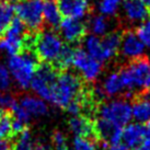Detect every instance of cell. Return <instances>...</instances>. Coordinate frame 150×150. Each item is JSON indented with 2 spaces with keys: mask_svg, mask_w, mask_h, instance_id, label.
<instances>
[{
  "mask_svg": "<svg viewBox=\"0 0 150 150\" xmlns=\"http://www.w3.org/2000/svg\"><path fill=\"white\" fill-rule=\"evenodd\" d=\"M86 80L81 77L70 72L62 71L50 89V102L60 108H65L79 96L86 84Z\"/></svg>",
  "mask_w": 150,
  "mask_h": 150,
  "instance_id": "6da1fadb",
  "label": "cell"
},
{
  "mask_svg": "<svg viewBox=\"0 0 150 150\" xmlns=\"http://www.w3.org/2000/svg\"><path fill=\"white\" fill-rule=\"evenodd\" d=\"M108 150H130L129 148L125 146V145H116V146H111Z\"/></svg>",
  "mask_w": 150,
  "mask_h": 150,
  "instance_id": "4dcf8cb0",
  "label": "cell"
},
{
  "mask_svg": "<svg viewBox=\"0 0 150 150\" xmlns=\"http://www.w3.org/2000/svg\"><path fill=\"white\" fill-rule=\"evenodd\" d=\"M64 44L65 43H63L59 35L55 32L41 31L34 34L32 47L41 63L54 65L63 50Z\"/></svg>",
  "mask_w": 150,
  "mask_h": 150,
  "instance_id": "277c9868",
  "label": "cell"
},
{
  "mask_svg": "<svg viewBox=\"0 0 150 150\" xmlns=\"http://www.w3.org/2000/svg\"><path fill=\"white\" fill-rule=\"evenodd\" d=\"M86 46L91 57L99 60L100 63L104 62V55H103V50L101 46V38H99L96 35H90L87 40Z\"/></svg>",
  "mask_w": 150,
  "mask_h": 150,
  "instance_id": "603a6c76",
  "label": "cell"
},
{
  "mask_svg": "<svg viewBox=\"0 0 150 150\" xmlns=\"http://www.w3.org/2000/svg\"><path fill=\"white\" fill-rule=\"evenodd\" d=\"M9 1H12V0H1V2H9Z\"/></svg>",
  "mask_w": 150,
  "mask_h": 150,
  "instance_id": "836d02e7",
  "label": "cell"
},
{
  "mask_svg": "<svg viewBox=\"0 0 150 150\" xmlns=\"http://www.w3.org/2000/svg\"><path fill=\"white\" fill-rule=\"evenodd\" d=\"M89 26L91 28V31L93 34L96 35H104L105 32L108 31V21L105 16H98L94 17L92 20H90Z\"/></svg>",
  "mask_w": 150,
  "mask_h": 150,
  "instance_id": "cb8c5ba5",
  "label": "cell"
},
{
  "mask_svg": "<svg viewBox=\"0 0 150 150\" xmlns=\"http://www.w3.org/2000/svg\"><path fill=\"white\" fill-rule=\"evenodd\" d=\"M20 105L31 116H44L48 113V108L45 102L36 96H24L20 100Z\"/></svg>",
  "mask_w": 150,
  "mask_h": 150,
  "instance_id": "d6986e66",
  "label": "cell"
},
{
  "mask_svg": "<svg viewBox=\"0 0 150 150\" xmlns=\"http://www.w3.org/2000/svg\"><path fill=\"white\" fill-rule=\"evenodd\" d=\"M99 115L102 118L124 127L133 117L132 105L126 100H115L108 103H102L99 108Z\"/></svg>",
  "mask_w": 150,
  "mask_h": 150,
  "instance_id": "52a82bcc",
  "label": "cell"
},
{
  "mask_svg": "<svg viewBox=\"0 0 150 150\" xmlns=\"http://www.w3.org/2000/svg\"><path fill=\"white\" fill-rule=\"evenodd\" d=\"M62 17L81 19L91 11L87 0H55Z\"/></svg>",
  "mask_w": 150,
  "mask_h": 150,
  "instance_id": "7c38bea8",
  "label": "cell"
},
{
  "mask_svg": "<svg viewBox=\"0 0 150 150\" xmlns=\"http://www.w3.org/2000/svg\"><path fill=\"white\" fill-rule=\"evenodd\" d=\"M43 17H44V23L52 31L53 30L56 31L59 29V25L62 23V14L59 12L55 0H46L44 2Z\"/></svg>",
  "mask_w": 150,
  "mask_h": 150,
  "instance_id": "ac0fdd59",
  "label": "cell"
},
{
  "mask_svg": "<svg viewBox=\"0 0 150 150\" xmlns=\"http://www.w3.org/2000/svg\"><path fill=\"white\" fill-rule=\"evenodd\" d=\"M122 35H123V31H114V32L105 34L101 38V46L104 55V62L117 55L118 50L121 47Z\"/></svg>",
  "mask_w": 150,
  "mask_h": 150,
  "instance_id": "2e32d148",
  "label": "cell"
},
{
  "mask_svg": "<svg viewBox=\"0 0 150 150\" xmlns=\"http://www.w3.org/2000/svg\"><path fill=\"white\" fill-rule=\"evenodd\" d=\"M13 142L11 139H0V150H12Z\"/></svg>",
  "mask_w": 150,
  "mask_h": 150,
  "instance_id": "f546056e",
  "label": "cell"
},
{
  "mask_svg": "<svg viewBox=\"0 0 150 150\" xmlns=\"http://www.w3.org/2000/svg\"><path fill=\"white\" fill-rule=\"evenodd\" d=\"M94 124L99 145L102 149L108 148V146L120 145L123 135V127L115 125L114 123L102 117L94 120Z\"/></svg>",
  "mask_w": 150,
  "mask_h": 150,
  "instance_id": "9c48e42d",
  "label": "cell"
},
{
  "mask_svg": "<svg viewBox=\"0 0 150 150\" xmlns=\"http://www.w3.org/2000/svg\"><path fill=\"white\" fill-rule=\"evenodd\" d=\"M11 84L10 75L6 67L0 63V90H8Z\"/></svg>",
  "mask_w": 150,
  "mask_h": 150,
  "instance_id": "f1b7e54d",
  "label": "cell"
},
{
  "mask_svg": "<svg viewBox=\"0 0 150 150\" xmlns=\"http://www.w3.org/2000/svg\"><path fill=\"white\" fill-rule=\"evenodd\" d=\"M121 50L122 54L124 55L125 57L129 58V60L145 56L144 55V53H145V45L138 38V36L133 30L128 29L123 31Z\"/></svg>",
  "mask_w": 150,
  "mask_h": 150,
  "instance_id": "8fae6325",
  "label": "cell"
},
{
  "mask_svg": "<svg viewBox=\"0 0 150 150\" xmlns=\"http://www.w3.org/2000/svg\"><path fill=\"white\" fill-rule=\"evenodd\" d=\"M12 113L0 108V139H12Z\"/></svg>",
  "mask_w": 150,
  "mask_h": 150,
  "instance_id": "7402d4cb",
  "label": "cell"
},
{
  "mask_svg": "<svg viewBox=\"0 0 150 150\" xmlns=\"http://www.w3.org/2000/svg\"><path fill=\"white\" fill-rule=\"evenodd\" d=\"M40 64L41 62L33 50H24L21 54L10 56L8 60L9 70L22 89H28L31 86Z\"/></svg>",
  "mask_w": 150,
  "mask_h": 150,
  "instance_id": "3957f363",
  "label": "cell"
},
{
  "mask_svg": "<svg viewBox=\"0 0 150 150\" xmlns=\"http://www.w3.org/2000/svg\"><path fill=\"white\" fill-rule=\"evenodd\" d=\"M122 140L127 148L135 149L144 140V125L142 124H129L123 129Z\"/></svg>",
  "mask_w": 150,
  "mask_h": 150,
  "instance_id": "e0dca14e",
  "label": "cell"
},
{
  "mask_svg": "<svg viewBox=\"0 0 150 150\" xmlns=\"http://www.w3.org/2000/svg\"><path fill=\"white\" fill-rule=\"evenodd\" d=\"M68 123H69V128L76 137H86L98 140L96 124L93 120H90L82 115H78L70 118Z\"/></svg>",
  "mask_w": 150,
  "mask_h": 150,
  "instance_id": "5bb4252c",
  "label": "cell"
},
{
  "mask_svg": "<svg viewBox=\"0 0 150 150\" xmlns=\"http://www.w3.org/2000/svg\"><path fill=\"white\" fill-rule=\"evenodd\" d=\"M142 4H145L147 8L150 10V0H142Z\"/></svg>",
  "mask_w": 150,
  "mask_h": 150,
  "instance_id": "1f68e13d",
  "label": "cell"
},
{
  "mask_svg": "<svg viewBox=\"0 0 150 150\" xmlns=\"http://www.w3.org/2000/svg\"><path fill=\"white\" fill-rule=\"evenodd\" d=\"M14 8L9 2H0V41L4 40L13 20Z\"/></svg>",
  "mask_w": 150,
  "mask_h": 150,
  "instance_id": "44dd1931",
  "label": "cell"
},
{
  "mask_svg": "<svg viewBox=\"0 0 150 150\" xmlns=\"http://www.w3.org/2000/svg\"><path fill=\"white\" fill-rule=\"evenodd\" d=\"M52 142L55 150H69L66 138L64 136V134L59 130H54V133L52 135Z\"/></svg>",
  "mask_w": 150,
  "mask_h": 150,
  "instance_id": "83f0119b",
  "label": "cell"
},
{
  "mask_svg": "<svg viewBox=\"0 0 150 150\" xmlns=\"http://www.w3.org/2000/svg\"><path fill=\"white\" fill-rule=\"evenodd\" d=\"M60 72L62 71H58L50 64L41 63L31 81V87L36 94L50 102L52 86L54 84Z\"/></svg>",
  "mask_w": 150,
  "mask_h": 150,
  "instance_id": "8992f818",
  "label": "cell"
},
{
  "mask_svg": "<svg viewBox=\"0 0 150 150\" xmlns=\"http://www.w3.org/2000/svg\"><path fill=\"white\" fill-rule=\"evenodd\" d=\"M87 1H88V0H87Z\"/></svg>",
  "mask_w": 150,
  "mask_h": 150,
  "instance_id": "e575fe53",
  "label": "cell"
},
{
  "mask_svg": "<svg viewBox=\"0 0 150 150\" xmlns=\"http://www.w3.org/2000/svg\"><path fill=\"white\" fill-rule=\"evenodd\" d=\"M99 142L86 137H75L74 150H99Z\"/></svg>",
  "mask_w": 150,
  "mask_h": 150,
  "instance_id": "d4e9b609",
  "label": "cell"
},
{
  "mask_svg": "<svg viewBox=\"0 0 150 150\" xmlns=\"http://www.w3.org/2000/svg\"><path fill=\"white\" fill-rule=\"evenodd\" d=\"M120 4L121 0H101L99 9L104 16H113L116 13Z\"/></svg>",
  "mask_w": 150,
  "mask_h": 150,
  "instance_id": "484cf974",
  "label": "cell"
},
{
  "mask_svg": "<svg viewBox=\"0 0 150 150\" xmlns=\"http://www.w3.org/2000/svg\"><path fill=\"white\" fill-rule=\"evenodd\" d=\"M123 8L125 16L130 21L146 22L150 19V10L142 4V0H124Z\"/></svg>",
  "mask_w": 150,
  "mask_h": 150,
  "instance_id": "9a60e30c",
  "label": "cell"
},
{
  "mask_svg": "<svg viewBox=\"0 0 150 150\" xmlns=\"http://www.w3.org/2000/svg\"><path fill=\"white\" fill-rule=\"evenodd\" d=\"M102 90H103L106 98L115 96L125 90L118 71L113 72V74H111V75L108 76V78H106V80H105L104 84H103Z\"/></svg>",
  "mask_w": 150,
  "mask_h": 150,
  "instance_id": "ffe728a7",
  "label": "cell"
},
{
  "mask_svg": "<svg viewBox=\"0 0 150 150\" xmlns=\"http://www.w3.org/2000/svg\"><path fill=\"white\" fill-rule=\"evenodd\" d=\"M118 72L126 91H133L136 87L150 88V62L146 56L129 60Z\"/></svg>",
  "mask_w": 150,
  "mask_h": 150,
  "instance_id": "7a4b0ae2",
  "label": "cell"
},
{
  "mask_svg": "<svg viewBox=\"0 0 150 150\" xmlns=\"http://www.w3.org/2000/svg\"><path fill=\"white\" fill-rule=\"evenodd\" d=\"M132 101L134 118L139 123L150 122V88L135 93Z\"/></svg>",
  "mask_w": 150,
  "mask_h": 150,
  "instance_id": "4fadbf2b",
  "label": "cell"
},
{
  "mask_svg": "<svg viewBox=\"0 0 150 150\" xmlns=\"http://www.w3.org/2000/svg\"><path fill=\"white\" fill-rule=\"evenodd\" d=\"M58 30L68 44H80L88 34V25L71 18H65L62 20Z\"/></svg>",
  "mask_w": 150,
  "mask_h": 150,
  "instance_id": "30bf717a",
  "label": "cell"
},
{
  "mask_svg": "<svg viewBox=\"0 0 150 150\" xmlns=\"http://www.w3.org/2000/svg\"><path fill=\"white\" fill-rule=\"evenodd\" d=\"M13 8L17 18L23 22L30 32L36 33L43 31V0H16Z\"/></svg>",
  "mask_w": 150,
  "mask_h": 150,
  "instance_id": "5b68a950",
  "label": "cell"
},
{
  "mask_svg": "<svg viewBox=\"0 0 150 150\" xmlns=\"http://www.w3.org/2000/svg\"><path fill=\"white\" fill-rule=\"evenodd\" d=\"M2 101H4V96L0 93V106L2 108Z\"/></svg>",
  "mask_w": 150,
  "mask_h": 150,
  "instance_id": "d6a6232c",
  "label": "cell"
},
{
  "mask_svg": "<svg viewBox=\"0 0 150 150\" xmlns=\"http://www.w3.org/2000/svg\"><path fill=\"white\" fill-rule=\"evenodd\" d=\"M135 33L144 45L150 47V20L139 25L137 29L135 30Z\"/></svg>",
  "mask_w": 150,
  "mask_h": 150,
  "instance_id": "4316f807",
  "label": "cell"
},
{
  "mask_svg": "<svg viewBox=\"0 0 150 150\" xmlns=\"http://www.w3.org/2000/svg\"><path fill=\"white\" fill-rule=\"evenodd\" d=\"M72 66L81 72V77L87 82L94 81L102 71V63L91 57L80 47L75 48Z\"/></svg>",
  "mask_w": 150,
  "mask_h": 150,
  "instance_id": "ba28073f",
  "label": "cell"
}]
</instances>
